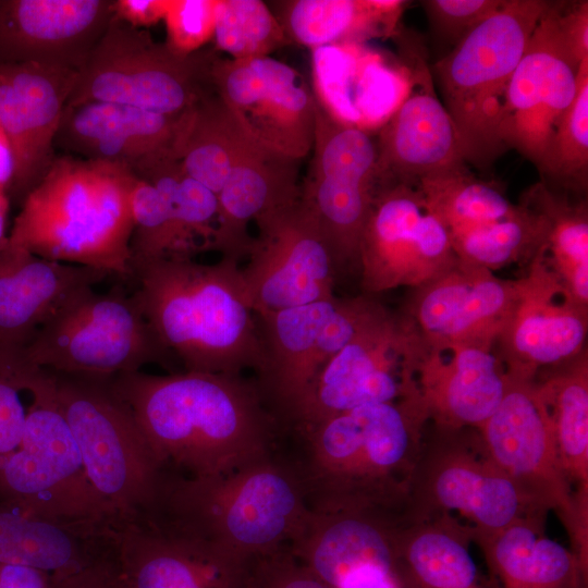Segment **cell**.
Listing matches in <instances>:
<instances>
[{"mask_svg": "<svg viewBox=\"0 0 588 588\" xmlns=\"http://www.w3.org/2000/svg\"><path fill=\"white\" fill-rule=\"evenodd\" d=\"M111 381L162 471L215 476L272 454L280 426L242 375L138 370Z\"/></svg>", "mask_w": 588, "mask_h": 588, "instance_id": "6da1fadb", "label": "cell"}, {"mask_svg": "<svg viewBox=\"0 0 588 588\" xmlns=\"http://www.w3.org/2000/svg\"><path fill=\"white\" fill-rule=\"evenodd\" d=\"M429 414L417 391L292 430L302 453L291 463L308 509L403 511Z\"/></svg>", "mask_w": 588, "mask_h": 588, "instance_id": "7a4b0ae2", "label": "cell"}, {"mask_svg": "<svg viewBox=\"0 0 588 588\" xmlns=\"http://www.w3.org/2000/svg\"><path fill=\"white\" fill-rule=\"evenodd\" d=\"M133 292L162 346L185 371L242 375L258 370V320L240 262L192 257L156 259L132 269Z\"/></svg>", "mask_w": 588, "mask_h": 588, "instance_id": "3957f363", "label": "cell"}, {"mask_svg": "<svg viewBox=\"0 0 588 588\" xmlns=\"http://www.w3.org/2000/svg\"><path fill=\"white\" fill-rule=\"evenodd\" d=\"M134 179L120 164L56 157L20 205L9 243L41 258L131 277Z\"/></svg>", "mask_w": 588, "mask_h": 588, "instance_id": "277c9868", "label": "cell"}, {"mask_svg": "<svg viewBox=\"0 0 588 588\" xmlns=\"http://www.w3.org/2000/svg\"><path fill=\"white\" fill-rule=\"evenodd\" d=\"M151 507L244 563L289 547L309 513L292 464L272 454L215 476L163 473Z\"/></svg>", "mask_w": 588, "mask_h": 588, "instance_id": "5b68a950", "label": "cell"}, {"mask_svg": "<svg viewBox=\"0 0 588 588\" xmlns=\"http://www.w3.org/2000/svg\"><path fill=\"white\" fill-rule=\"evenodd\" d=\"M550 1L505 0L434 65L443 106L467 162L489 167L502 152L498 128L513 73Z\"/></svg>", "mask_w": 588, "mask_h": 588, "instance_id": "8992f818", "label": "cell"}, {"mask_svg": "<svg viewBox=\"0 0 588 588\" xmlns=\"http://www.w3.org/2000/svg\"><path fill=\"white\" fill-rule=\"evenodd\" d=\"M47 371L88 479L109 512L121 517L151 507L163 471L114 391L113 376Z\"/></svg>", "mask_w": 588, "mask_h": 588, "instance_id": "52a82bcc", "label": "cell"}, {"mask_svg": "<svg viewBox=\"0 0 588 588\" xmlns=\"http://www.w3.org/2000/svg\"><path fill=\"white\" fill-rule=\"evenodd\" d=\"M34 367L65 373L112 377L149 364L176 363L148 323L134 293L85 286L39 328L23 352Z\"/></svg>", "mask_w": 588, "mask_h": 588, "instance_id": "ba28073f", "label": "cell"}, {"mask_svg": "<svg viewBox=\"0 0 588 588\" xmlns=\"http://www.w3.org/2000/svg\"><path fill=\"white\" fill-rule=\"evenodd\" d=\"M439 515L457 518L474 536L548 513L531 504L498 466L477 428L429 422L409 487L407 516Z\"/></svg>", "mask_w": 588, "mask_h": 588, "instance_id": "9c48e42d", "label": "cell"}, {"mask_svg": "<svg viewBox=\"0 0 588 588\" xmlns=\"http://www.w3.org/2000/svg\"><path fill=\"white\" fill-rule=\"evenodd\" d=\"M213 51L173 52L142 28L111 17L77 70L66 107L109 102L177 117L213 90Z\"/></svg>", "mask_w": 588, "mask_h": 588, "instance_id": "30bf717a", "label": "cell"}, {"mask_svg": "<svg viewBox=\"0 0 588 588\" xmlns=\"http://www.w3.org/2000/svg\"><path fill=\"white\" fill-rule=\"evenodd\" d=\"M27 392L20 444L0 457V499L52 520L114 519L88 479L46 369L38 368Z\"/></svg>", "mask_w": 588, "mask_h": 588, "instance_id": "8fae6325", "label": "cell"}, {"mask_svg": "<svg viewBox=\"0 0 588 588\" xmlns=\"http://www.w3.org/2000/svg\"><path fill=\"white\" fill-rule=\"evenodd\" d=\"M383 307L362 293L256 315L262 359L254 382L280 427H287L324 364Z\"/></svg>", "mask_w": 588, "mask_h": 588, "instance_id": "7c38bea8", "label": "cell"}, {"mask_svg": "<svg viewBox=\"0 0 588 588\" xmlns=\"http://www.w3.org/2000/svg\"><path fill=\"white\" fill-rule=\"evenodd\" d=\"M501 403L477 429L498 466L541 511L554 512L571 549L588 565V511L573 493L535 379L509 375Z\"/></svg>", "mask_w": 588, "mask_h": 588, "instance_id": "4fadbf2b", "label": "cell"}, {"mask_svg": "<svg viewBox=\"0 0 588 588\" xmlns=\"http://www.w3.org/2000/svg\"><path fill=\"white\" fill-rule=\"evenodd\" d=\"M419 334L385 306L320 369L286 428L313 425L353 408L397 401L416 391Z\"/></svg>", "mask_w": 588, "mask_h": 588, "instance_id": "5bb4252c", "label": "cell"}, {"mask_svg": "<svg viewBox=\"0 0 588 588\" xmlns=\"http://www.w3.org/2000/svg\"><path fill=\"white\" fill-rule=\"evenodd\" d=\"M311 151L301 198L322 230L336 275L357 272L359 240L378 189L376 144L367 132L333 120L316 101Z\"/></svg>", "mask_w": 588, "mask_h": 588, "instance_id": "9a60e30c", "label": "cell"}, {"mask_svg": "<svg viewBox=\"0 0 588 588\" xmlns=\"http://www.w3.org/2000/svg\"><path fill=\"white\" fill-rule=\"evenodd\" d=\"M258 230L241 267L256 315L331 298L336 270L322 230L299 197L255 221Z\"/></svg>", "mask_w": 588, "mask_h": 588, "instance_id": "2e32d148", "label": "cell"}, {"mask_svg": "<svg viewBox=\"0 0 588 588\" xmlns=\"http://www.w3.org/2000/svg\"><path fill=\"white\" fill-rule=\"evenodd\" d=\"M457 261L450 234L415 186L379 187L364 225L357 274L364 294L415 289Z\"/></svg>", "mask_w": 588, "mask_h": 588, "instance_id": "e0dca14e", "label": "cell"}, {"mask_svg": "<svg viewBox=\"0 0 588 588\" xmlns=\"http://www.w3.org/2000/svg\"><path fill=\"white\" fill-rule=\"evenodd\" d=\"M560 1H550L511 78L498 138L540 168L556 125L577 90L580 62L559 22Z\"/></svg>", "mask_w": 588, "mask_h": 588, "instance_id": "ac0fdd59", "label": "cell"}, {"mask_svg": "<svg viewBox=\"0 0 588 588\" xmlns=\"http://www.w3.org/2000/svg\"><path fill=\"white\" fill-rule=\"evenodd\" d=\"M113 561L123 588H241L247 563L156 507L113 520Z\"/></svg>", "mask_w": 588, "mask_h": 588, "instance_id": "d6986e66", "label": "cell"}, {"mask_svg": "<svg viewBox=\"0 0 588 588\" xmlns=\"http://www.w3.org/2000/svg\"><path fill=\"white\" fill-rule=\"evenodd\" d=\"M211 82L256 143L298 161L311 151L316 99L294 68L270 56L216 57Z\"/></svg>", "mask_w": 588, "mask_h": 588, "instance_id": "ffe728a7", "label": "cell"}, {"mask_svg": "<svg viewBox=\"0 0 588 588\" xmlns=\"http://www.w3.org/2000/svg\"><path fill=\"white\" fill-rule=\"evenodd\" d=\"M517 281V297L495 350L509 375L535 379L587 348L588 307L576 303L548 267L541 245Z\"/></svg>", "mask_w": 588, "mask_h": 588, "instance_id": "44dd1931", "label": "cell"}, {"mask_svg": "<svg viewBox=\"0 0 588 588\" xmlns=\"http://www.w3.org/2000/svg\"><path fill=\"white\" fill-rule=\"evenodd\" d=\"M518 281L456 264L412 289L403 310L429 345L495 346L517 297Z\"/></svg>", "mask_w": 588, "mask_h": 588, "instance_id": "7402d4cb", "label": "cell"}, {"mask_svg": "<svg viewBox=\"0 0 588 588\" xmlns=\"http://www.w3.org/2000/svg\"><path fill=\"white\" fill-rule=\"evenodd\" d=\"M76 70L37 62L0 64V125L16 159L11 201L22 204L51 166Z\"/></svg>", "mask_w": 588, "mask_h": 588, "instance_id": "603a6c76", "label": "cell"}, {"mask_svg": "<svg viewBox=\"0 0 588 588\" xmlns=\"http://www.w3.org/2000/svg\"><path fill=\"white\" fill-rule=\"evenodd\" d=\"M413 379L431 424L478 428L501 403L509 376L495 346L429 345L419 335Z\"/></svg>", "mask_w": 588, "mask_h": 588, "instance_id": "cb8c5ba5", "label": "cell"}, {"mask_svg": "<svg viewBox=\"0 0 588 588\" xmlns=\"http://www.w3.org/2000/svg\"><path fill=\"white\" fill-rule=\"evenodd\" d=\"M108 0H0V64L78 70L111 17Z\"/></svg>", "mask_w": 588, "mask_h": 588, "instance_id": "d4e9b609", "label": "cell"}, {"mask_svg": "<svg viewBox=\"0 0 588 588\" xmlns=\"http://www.w3.org/2000/svg\"><path fill=\"white\" fill-rule=\"evenodd\" d=\"M183 114L170 117L109 102L65 107L56 146L71 156L126 167L137 175L172 154Z\"/></svg>", "mask_w": 588, "mask_h": 588, "instance_id": "484cf974", "label": "cell"}, {"mask_svg": "<svg viewBox=\"0 0 588 588\" xmlns=\"http://www.w3.org/2000/svg\"><path fill=\"white\" fill-rule=\"evenodd\" d=\"M110 275L41 258L8 241L0 249V354L23 357L39 328L72 294Z\"/></svg>", "mask_w": 588, "mask_h": 588, "instance_id": "4316f807", "label": "cell"}, {"mask_svg": "<svg viewBox=\"0 0 588 588\" xmlns=\"http://www.w3.org/2000/svg\"><path fill=\"white\" fill-rule=\"evenodd\" d=\"M376 148L378 188L416 187L425 177L467 162L453 120L428 87L403 99L382 125Z\"/></svg>", "mask_w": 588, "mask_h": 588, "instance_id": "83f0119b", "label": "cell"}, {"mask_svg": "<svg viewBox=\"0 0 588 588\" xmlns=\"http://www.w3.org/2000/svg\"><path fill=\"white\" fill-rule=\"evenodd\" d=\"M406 520V510H309L289 548L329 587L345 573L367 564L397 567V541Z\"/></svg>", "mask_w": 588, "mask_h": 588, "instance_id": "f1b7e54d", "label": "cell"}, {"mask_svg": "<svg viewBox=\"0 0 588 588\" xmlns=\"http://www.w3.org/2000/svg\"><path fill=\"white\" fill-rule=\"evenodd\" d=\"M311 76L320 108L365 132L383 125L403 101L400 75L363 44L311 49Z\"/></svg>", "mask_w": 588, "mask_h": 588, "instance_id": "f546056e", "label": "cell"}, {"mask_svg": "<svg viewBox=\"0 0 588 588\" xmlns=\"http://www.w3.org/2000/svg\"><path fill=\"white\" fill-rule=\"evenodd\" d=\"M298 162L252 143L217 195L212 250L237 262L245 259L253 241L248 223L301 197Z\"/></svg>", "mask_w": 588, "mask_h": 588, "instance_id": "4dcf8cb0", "label": "cell"}, {"mask_svg": "<svg viewBox=\"0 0 588 588\" xmlns=\"http://www.w3.org/2000/svg\"><path fill=\"white\" fill-rule=\"evenodd\" d=\"M112 522L52 520L0 499V562L52 576L79 571L113 554Z\"/></svg>", "mask_w": 588, "mask_h": 588, "instance_id": "1f68e13d", "label": "cell"}, {"mask_svg": "<svg viewBox=\"0 0 588 588\" xmlns=\"http://www.w3.org/2000/svg\"><path fill=\"white\" fill-rule=\"evenodd\" d=\"M546 517L529 516L473 536L487 565V588H588V565L546 536Z\"/></svg>", "mask_w": 588, "mask_h": 588, "instance_id": "d6a6232c", "label": "cell"}, {"mask_svg": "<svg viewBox=\"0 0 588 588\" xmlns=\"http://www.w3.org/2000/svg\"><path fill=\"white\" fill-rule=\"evenodd\" d=\"M469 527L450 515L407 520L397 541L403 588H487L470 554Z\"/></svg>", "mask_w": 588, "mask_h": 588, "instance_id": "836d02e7", "label": "cell"}, {"mask_svg": "<svg viewBox=\"0 0 588 588\" xmlns=\"http://www.w3.org/2000/svg\"><path fill=\"white\" fill-rule=\"evenodd\" d=\"M279 3L277 19L289 40L310 49L390 37L408 4L402 0H290Z\"/></svg>", "mask_w": 588, "mask_h": 588, "instance_id": "e575fe53", "label": "cell"}, {"mask_svg": "<svg viewBox=\"0 0 588 588\" xmlns=\"http://www.w3.org/2000/svg\"><path fill=\"white\" fill-rule=\"evenodd\" d=\"M253 142L213 89L184 112L172 154L187 175L218 195Z\"/></svg>", "mask_w": 588, "mask_h": 588, "instance_id": "d590c367", "label": "cell"}, {"mask_svg": "<svg viewBox=\"0 0 588 588\" xmlns=\"http://www.w3.org/2000/svg\"><path fill=\"white\" fill-rule=\"evenodd\" d=\"M546 405L566 479L578 505L588 511L587 348L535 378Z\"/></svg>", "mask_w": 588, "mask_h": 588, "instance_id": "8d00e7d4", "label": "cell"}, {"mask_svg": "<svg viewBox=\"0 0 588 588\" xmlns=\"http://www.w3.org/2000/svg\"><path fill=\"white\" fill-rule=\"evenodd\" d=\"M523 203L546 221L543 259L576 303L588 307V210L542 182L532 185Z\"/></svg>", "mask_w": 588, "mask_h": 588, "instance_id": "74e56055", "label": "cell"}, {"mask_svg": "<svg viewBox=\"0 0 588 588\" xmlns=\"http://www.w3.org/2000/svg\"><path fill=\"white\" fill-rule=\"evenodd\" d=\"M416 187L450 237L513 217L520 208L498 183L477 179L466 164L425 177Z\"/></svg>", "mask_w": 588, "mask_h": 588, "instance_id": "f35d334b", "label": "cell"}, {"mask_svg": "<svg viewBox=\"0 0 588 588\" xmlns=\"http://www.w3.org/2000/svg\"><path fill=\"white\" fill-rule=\"evenodd\" d=\"M135 176L151 183L170 204L189 257L212 249L218 224V198L213 192L187 175L172 154L157 159Z\"/></svg>", "mask_w": 588, "mask_h": 588, "instance_id": "ab89813d", "label": "cell"}, {"mask_svg": "<svg viewBox=\"0 0 588 588\" xmlns=\"http://www.w3.org/2000/svg\"><path fill=\"white\" fill-rule=\"evenodd\" d=\"M516 215L451 237L457 259L464 264L495 269L530 261L546 236L542 215L520 203Z\"/></svg>", "mask_w": 588, "mask_h": 588, "instance_id": "60d3db41", "label": "cell"}, {"mask_svg": "<svg viewBox=\"0 0 588 588\" xmlns=\"http://www.w3.org/2000/svg\"><path fill=\"white\" fill-rule=\"evenodd\" d=\"M538 171L542 183L553 189H587L588 57L579 64L575 97L560 119Z\"/></svg>", "mask_w": 588, "mask_h": 588, "instance_id": "b9f144b4", "label": "cell"}, {"mask_svg": "<svg viewBox=\"0 0 588 588\" xmlns=\"http://www.w3.org/2000/svg\"><path fill=\"white\" fill-rule=\"evenodd\" d=\"M213 39L218 50L235 60L268 57L291 44L260 0H218Z\"/></svg>", "mask_w": 588, "mask_h": 588, "instance_id": "7bdbcfd3", "label": "cell"}, {"mask_svg": "<svg viewBox=\"0 0 588 588\" xmlns=\"http://www.w3.org/2000/svg\"><path fill=\"white\" fill-rule=\"evenodd\" d=\"M131 272L134 267L156 259L189 257L182 245L170 204L151 183L138 176L131 191Z\"/></svg>", "mask_w": 588, "mask_h": 588, "instance_id": "ee69618b", "label": "cell"}, {"mask_svg": "<svg viewBox=\"0 0 588 588\" xmlns=\"http://www.w3.org/2000/svg\"><path fill=\"white\" fill-rule=\"evenodd\" d=\"M217 5L218 0H168L164 44L180 56L201 50L213 38Z\"/></svg>", "mask_w": 588, "mask_h": 588, "instance_id": "f6af8a7d", "label": "cell"}, {"mask_svg": "<svg viewBox=\"0 0 588 588\" xmlns=\"http://www.w3.org/2000/svg\"><path fill=\"white\" fill-rule=\"evenodd\" d=\"M37 369L23 357L0 354V457L20 444L27 409L21 392H27Z\"/></svg>", "mask_w": 588, "mask_h": 588, "instance_id": "bcb514c9", "label": "cell"}, {"mask_svg": "<svg viewBox=\"0 0 588 588\" xmlns=\"http://www.w3.org/2000/svg\"><path fill=\"white\" fill-rule=\"evenodd\" d=\"M505 0H425L432 30L444 41L457 45L481 22L497 12Z\"/></svg>", "mask_w": 588, "mask_h": 588, "instance_id": "7dc6e473", "label": "cell"}, {"mask_svg": "<svg viewBox=\"0 0 588 588\" xmlns=\"http://www.w3.org/2000/svg\"><path fill=\"white\" fill-rule=\"evenodd\" d=\"M241 588L329 587L285 547L249 561Z\"/></svg>", "mask_w": 588, "mask_h": 588, "instance_id": "c3c4849f", "label": "cell"}, {"mask_svg": "<svg viewBox=\"0 0 588 588\" xmlns=\"http://www.w3.org/2000/svg\"><path fill=\"white\" fill-rule=\"evenodd\" d=\"M52 588H123L118 576L113 554L79 571L53 576Z\"/></svg>", "mask_w": 588, "mask_h": 588, "instance_id": "681fc988", "label": "cell"}, {"mask_svg": "<svg viewBox=\"0 0 588 588\" xmlns=\"http://www.w3.org/2000/svg\"><path fill=\"white\" fill-rule=\"evenodd\" d=\"M168 0H113L112 17L132 27L144 28L163 21Z\"/></svg>", "mask_w": 588, "mask_h": 588, "instance_id": "f907efd6", "label": "cell"}, {"mask_svg": "<svg viewBox=\"0 0 588 588\" xmlns=\"http://www.w3.org/2000/svg\"><path fill=\"white\" fill-rule=\"evenodd\" d=\"M53 576L45 571L0 562V588H52Z\"/></svg>", "mask_w": 588, "mask_h": 588, "instance_id": "816d5d0a", "label": "cell"}, {"mask_svg": "<svg viewBox=\"0 0 588 588\" xmlns=\"http://www.w3.org/2000/svg\"><path fill=\"white\" fill-rule=\"evenodd\" d=\"M15 176V152L8 135L0 125V189L5 192L9 197L14 187Z\"/></svg>", "mask_w": 588, "mask_h": 588, "instance_id": "f5cc1de1", "label": "cell"}, {"mask_svg": "<svg viewBox=\"0 0 588 588\" xmlns=\"http://www.w3.org/2000/svg\"><path fill=\"white\" fill-rule=\"evenodd\" d=\"M11 200L5 192L0 189V249H2L9 241L8 218Z\"/></svg>", "mask_w": 588, "mask_h": 588, "instance_id": "db71d44e", "label": "cell"}]
</instances>
